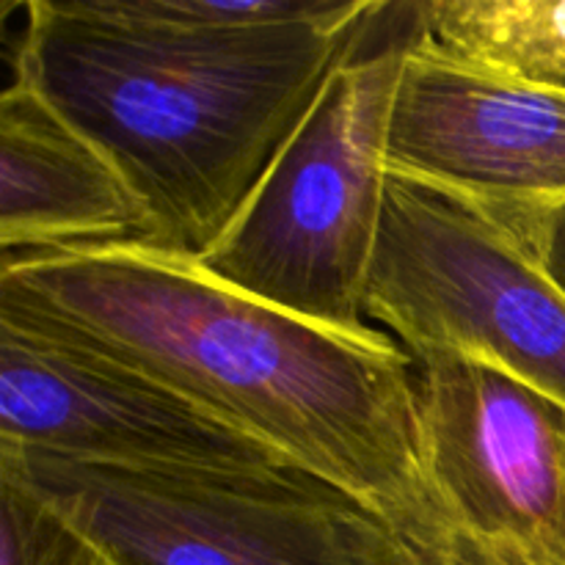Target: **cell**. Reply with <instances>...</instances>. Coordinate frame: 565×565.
Wrapping results in <instances>:
<instances>
[{
    "mask_svg": "<svg viewBox=\"0 0 565 565\" xmlns=\"http://www.w3.org/2000/svg\"><path fill=\"white\" fill-rule=\"evenodd\" d=\"M417 367L419 458L447 522L541 565H565V406L463 356Z\"/></svg>",
    "mask_w": 565,
    "mask_h": 565,
    "instance_id": "obj_8",
    "label": "cell"
},
{
    "mask_svg": "<svg viewBox=\"0 0 565 565\" xmlns=\"http://www.w3.org/2000/svg\"><path fill=\"white\" fill-rule=\"evenodd\" d=\"M535 252H539L541 263H544L552 281L565 292V207L557 210L555 215H550L546 224L541 226Z\"/></svg>",
    "mask_w": 565,
    "mask_h": 565,
    "instance_id": "obj_14",
    "label": "cell"
},
{
    "mask_svg": "<svg viewBox=\"0 0 565 565\" xmlns=\"http://www.w3.org/2000/svg\"><path fill=\"white\" fill-rule=\"evenodd\" d=\"M414 28L494 75L565 92V0H425Z\"/></svg>",
    "mask_w": 565,
    "mask_h": 565,
    "instance_id": "obj_10",
    "label": "cell"
},
{
    "mask_svg": "<svg viewBox=\"0 0 565 565\" xmlns=\"http://www.w3.org/2000/svg\"><path fill=\"white\" fill-rule=\"evenodd\" d=\"M0 303L180 392L392 527L445 516L419 458L417 367L384 331L315 323L138 243L3 257Z\"/></svg>",
    "mask_w": 565,
    "mask_h": 565,
    "instance_id": "obj_1",
    "label": "cell"
},
{
    "mask_svg": "<svg viewBox=\"0 0 565 565\" xmlns=\"http://www.w3.org/2000/svg\"><path fill=\"white\" fill-rule=\"evenodd\" d=\"M0 452L121 469L290 467L180 392L9 303H0Z\"/></svg>",
    "mask_w": 565,
    "mask_h": 565,
    "instance_id": "obj_6",
    "label": "cell"
},
{
    "mask_svg": "<svg viewBox=\"0 0 565 565\" xmlns=\"http://www.w3.org/2000/svg\"><path fill=\"white\" fill-rule=\"evenodd\" d=\"M386 9L348 0L320 20L180 31L99 0H31L14 75L119 166L147 207L149 246L202 257Z\"/></svg>",
    "mask_w": 565,
    "mask_h": 565,
    "instance_id": "obj_2",
    "label": "cell"
},
{
    "mask_svg": "<svg viewBox=\"0 0 565 565\" xmlns=\"http://www.w3.org/2000/svg\"><path fill=\"white\" fill-rule=\"evenodd\" d=\"M77 565H114V563L105 561V557L99 555V552L94 550V546H88V544H86V552H83L81 563H77Z\"/></svg>",
    "mask_w": 565,
    "mask_h": 565,
    "instance_id": "obj_15",
    "label": "cell"
},
{
    "mask_svg": "<svg viewBox=\"0 0 565 565\" xmlns=\"http://www.w3.org/2000/svg\"><path fill=\"white\" fill-rule=\"evenodd\" d=\"M345 565H541L519 552L486 544L445 516L392 527L353 508L345 527Z\"/></svg>",
    "mask_w": 565,
    "mask_h": 565,
    "instance_id": "obj_11",
    "label": "cell"
},
{
    "mask_svg": "<svg viewBox=\"0 0 565 565\" xmlns=\"http://www.w3.org/2000/svg\"><path fill=\"white\" fill-rule=\"evenodd\" d=\"M364 318L412 362L494 364L565 406V292L539 252L463 204L392 177Z\"/></svg>",
    "mask_w": 565,
    "mask_h": 565,
    "instance_id": "obj_4",
    "label": "cell"
},
{
    "mask_svg": "<svg viewBox=\"0 0 565 565\" xmlns=\"http://www.w3.org/2000/svg\"><path fill=\"white\" fill-rule=\"evenodd\" d=\"M386 169L535 248L565 207V92L467 64L412 22Z\"/></svg>",
    "mask_w": 565,
    "mask_h": 565,
    "instance_id": "obj_7",
    "label": "cell"
},
{
    "mask_svg": "<svg viewBox=\"0 0 565 565\" xmlns=\"http://www.w3.org/2000/svg\"><path fill=\"white\" fill-rule=\"evenodd\" d=\"M364 36L326 77L230 230L193 257L237 290L342 331L375 329L364 318V292L412 25L370 50L359 47Z\"/></svg>",
    "mask_w": 565,
    "mask_h": 565,
    "instance_id": "obj_3",
    "label": "cell"
},
{
    "mask_svg": "<svg viewBox=\"0 0 565 565\" xmlns=\"http://www.w3.org/2000/svg\"><path fill=\"white\" fill-rule=\"evenodd\" d=\"M0 565H77L86 541L9 458H0Z\"/></svg>",
    "mask_w": 565,
    "mask_h": 565,
    "instance_id": "obj_12",
    "label": "cell"
},
{
    "mask_svg": "<svg viewBox=\"0 0 565 565\" xmlns=\"http://www.w3.org/2000/svg\"><path fill=\"white\" fill-rule=\"evenodd\" d=\"M114 565H345V494L292 467L121 469L0 452Z\"/></svg>",
    "mask_w": 565,
    "mask_h": 565,
    "instance_id": "obj_5",
    "label": "cell"
},
{
    "mask_svg": "<svg viewBox=\"0 0 565 565\" xmlns=\"http://www.w3.org/2000/svg\"><path fill=\"white\" fill-rule=\"evenodd\" d=\"M125 20L180 31H246L337 14L348 0H99Z\"/></svg>",
    "mask_w": 565,
    "mask_h": 565,
    "instance_id": "obj_13",
    "label": "cell"
},
{
    "mask_svg": "<svg viewBox=\"0 0 565 565\" xmlns=\"http://www.w3.org/2000/svg\"><path fill=\"white\" fill-rule=\"evenodd\" d=\"M149 241L147 207L119 166L14 75L0 97L3 257Z\"/></svg>",
    "mask_w": 565,
    "mask_h": 565,
    "instance_id": "obj_9",
    "label": "cell"
}]
</instances>
